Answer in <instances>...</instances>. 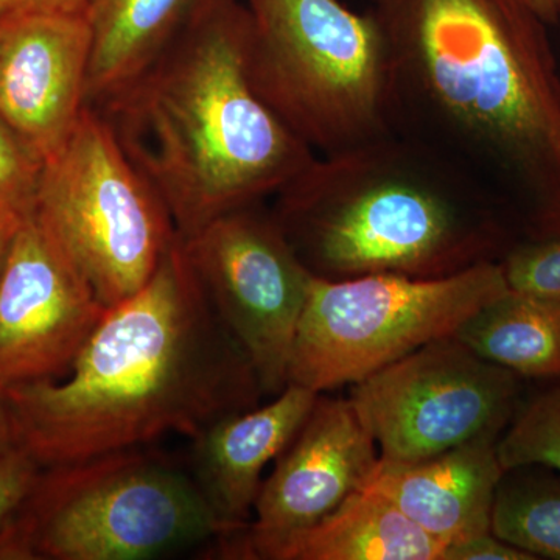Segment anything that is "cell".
I'll return each instance as SVG.
<instances>
[{
  "label": "cell",
  "mask_w": 560,
  "mask_h": 560,
  "mask_svg": "<svg viewBox=\"0 0 560 560\" xmlns=\"http://www.w3.org/2000/svg\"><path fill=\"white\" fill-rule=\"evenodd\" d=\"M521 378L452 335L353 383L349 400L382 459L415 463L500 440L517 411Z\"/></svg>",
  "instance_id": "9"
},
{
  "label": "cell",
  "mask_w": 560,
  "mask_h": 560,
  "mask_svg": "<svg viewBox=\"0 0 560 560\" xmlns=\"http://www.w3.org/2000/svg\"><path fill=\"white\" fill-rule=\"evenodd\" d=\"M318 396L289 385L270 404L224 416L195 438L191 474L220 521L235 533L248 526L261 471L290 444Z\"/></svg>",
  "instance_id": "15"
},
{
  "label": "cell",
  "mask_w": 560,
  "mask_h": 560,
  "mask_svg": "<svg viewBox=\"0 0 560 560\" xmlns=\"http://www.w3.org/2000/svg\"><path fill=\"white\" fill-rule=\"evenodd\" d=\"M9 525L27 560H147L198 547L221 555L241 534L220 521L190 469L145 447L43 467Z\"/></svg>",
  "instance_id": "5"
},
{
  "label": "cell",
  "mask_w": 560,
  "mask_h": 560,
  "mask_svg": "<svg viewBox=\"0 0 560 560\" xmlns=\"http://www.w3.org/2000/svg\"><path fill=\"white\" fill-rule=\"evenodd\" d=\"M493 438L415 463L378 459L364 488L381 493L444 547L492 530L504 470Z\"/></svg>",
  "instance_id": "14"
},
{
  "label": "cell",
  "mask_w": 560,
  "mask_h": 560,
  "mask_svg": "<svg viewBox=\"0 0 560 560\" xmlns=\"http://www.w3.org/2000/svg\"><path fill=\"white\" fill-rule=\"evenodd\" d=\"M108 308L33 210L0 270V390L60 381Z\"/></svg>",
  "instance_id": "11"
},
{
  "label": "cell",
  "mask_w": 560,
  "mask_h": 560,
  "mask_svg": "<svg viewBox=\"0 0 560 560\" xmlns=\"http://www.w3.org/2000/svg\"><path fill=\"white\" fill-rule=\"evenodd\" d=\"M497 453L506 471L547 467L560 474V383L517 408Z\"/></svg>",
  "instance_id": "20"
},
{
  "label": "cell",
  "mask_w": 560,
  "mask_h": 560,
  "mask_svg": "<svg viewBox=\"0 0 560 560\" xmlns=\"http://www.w3.org/2000/svg\"><path fill=\"white\" fill-rule=\"evenodd\" d=\"M510 290L501 261L436 279L313 276L289 364V385H353L394 361L452 337L475 312Z\"/></svg>",
  "instance_id": "7"
},
{
  "label": "cell",
  "mask_w": 560,
  "mask_h": 560,
  "mask_svg": "<svg viewBox=\"0 0 560 560\" xmlns=\"http://www.w3.org/2000/svg\"><path fill=\"white\" fill-rule=\"evenodd\" d=\"M276 469L261 482L254 518L226 558L278 560L290 541L334 514L370 481L381 459L349 399L316 397Z\"/></svg>",
  "instance_id": "12"
},
{
  "label": "cell",
  "mask_w": 560,
  "mask_h": 560,
  "mask_svg": "<svg viewBox=\"0 0 560 560\" xmlns=\"http://www.w3.org/2000/svg\"><path fill=\"white\" fill-rule=\"evenodd\" d=\"M254 88L316 154L394 131L393 75L381 24L340 0H245Z\"/></svg>",
  "instance_id": "6"
},
{
  "label": "cell",
  "mask_w": 560,
  "mask_h": 560,
  "mask_svg": "<svg viewBox=\"0 0 560 560\" xmlns=\"http://www.w3.org/2000/svg\"><path fill=\"white\" fill-rule=\"evenodd\" d=\"M44 162L0 117V210L32 212Z\"/></svg>",
  "instance_id": "21"
},
{
  "label": "cell",
  "mask_w": 560,
  "mask_h": 560,
  "mask_svg": "<svg viewBox=\"0 0 560 560\" xmlns=\"http://www.w3.org/2000/svg\"><path fill=\"white\" fill-rule=\"evenodd\" d=\"M25 215L11 210H0V270L13 242L14 234Z\"/></svg>",
  "instance_id": "26"
},
{
  "label": "cell",
  "mask_w": 560,
  "mask_h": 560,
  "mask_svg": "<svg viewBox=\"0 0 560 560\" xmlns=\"http://www.w3.org/2000/svg\"><path fill=\"white\" fill-rule=\"evenodd\" d=\"M16 444L40 466L200 436L257 407L259 378L176 238L149 282L106 311L65 381L3 390Z\"/></svg>",
  "instance_id": "2"
},
{
  "label": "cell",
  "mask_w": 560,
  "mask_h": 560,
  "mask_svg": "<svg viewBox=\"0 0 560 560\" xmlns=\"http://www.w3.org/2000/svg\"><path fill=\"white\" fill-rule=\"evenodd\" d=\"M444 550L389 500L363 488L290 541L278 560H442Z\"/></svg>",
  "instance_id": "17"
},
{
  "label": "cell",
  "mask_w": 560,
  "mask_h": 560,
  "mask_svg": "<svg viewBox=\"0 0 560 560\" xmlns=\"http://www.w3.org/2000/svg\"><path fill=\"white\" fill-rule=\"evenodd\" d=\"M249 32L242 0H200L167 49L94 106L183 241L275 197L316 158L254 88Z\"/></svg>",
  "instance_id": "3"
},
{
  "label": "cell",
  "mask_w": 560,
  "mask_h": 560,
  "mask_svg": "<svg viewBox=\"0 0 560 560\" xmlns=\"http://www.w3.org/2000/svg\"><path fill=\"white\" fill-rule=\"evenodd\" d=\"M529 555L506 540L500 539L495 534H481L456 544L447 545L442 560H536Z\"/></svg>",
  "instance_id": "24"
},
{
  "label": "cell",
  "mask_w": 560,
  "mask_h": 560,
  "mask_svg": "<svg viewBox=\"0 0 560 560\" xmlns=\"http://www.w3.org/2000/svg\"><path fill=\"white\" fill-rule=\"evenodd\" d=\"M91 46L84 14L0 20V117L44 161L86 108Z\"/></svg>",
  "instance_id": "13"
},
{
  "label": "cell",
  "mask_w": 560,
  "mask_h": 560,
  "mask_svg": "<svg viewBox=\"0 0 560 560\" xmlns=\"http://www.w3.org/2000/svg\"><path fill=\"white\" fill-rule=\"evenodd\" d=\"M492 533L537 559L560 560V478L504 471L493 501Z\"/></svg>",
  "instance_id": "19"
},
{
  "label": "cell",
  "mask_w": 560,
  "mask_h": 560,
  "mask_svg": "<svg viewBox=\"0 0 560 560\" xmlns=\"http://www.w3.org/2000/svg\"><path fill=\"white\" fill-rule=\"evenodd\" d=\"M559 20H560V0H559Z\"/></svg>",
  "instance_id": "29"
},
{
  "label": "cell",
  "mask_w": 560,
  "mask_h": 560,
  "mask_svg": "<svg viewBox=\"0 0 560 560\" xmlns=\"http://www.w3.org/2000/svg\"><path fill=\"white\" fill-rule=\"evenodd\" d=\"M33 213L106 308L138 293L179 237L160 194L91 105L44 162Z\"/></svg>",
  "instance_id": "8"
},
{
  "label": "cell",
  "mask_w": 560,
  "mask_h": 560,
  "mask_svg": "<svg viewBox=\"0 0 560 560\" xmlns=\"http://www.w3.org/2000/svg\"><path fill=\"white\" fill-rule=\"evenodd\" d=\"M43 466L20 445L0 453V526L14 514L38 480Z\"/></svg>",
  "instance_id": "23"
},
{
  "label": "cell",
  "mask_w": 560,
  "mask_h": 560,
  "mask_svg": "<svg viewBox=\"0 0 560 560\" xmlns=\"http://www.w3.org/2000/svg\"><path fill=\"white\" fill-rule=\"evenodd\" d=\"M388 43L394 130L469 173L522 242L560 238V73L522 0H370Z\"/></svg>",
  "instance_id": "1"
},
{
  "label": "cell",
  "mask_w": 560,
  "mask_h": 560,
  "mask_svg": "<svg viewBox=\"0 0 560 560\" xmlns=\"http://www.w3.org/2000/svg\"><path fill=\"white\" fill-rule=\"evenodd\" d=\"M90 0H0V20L22 14H84Z\"/></svg>",
  "instance_id": "25"
},
{
  "label": "cell",
  "mask_w": 560,
  "mask_h": 560,
  "mask_svg": "<svg viewBox=\"0 0 560 560\" xmlns=\"http://www.w3.org/2000/svg\"><path fill=\"white\" fill-rule=\"evenodd\" d=\"M272 200L291 248L319 279L445 278L522 242L478 180L396 130L316 156Z\"/></svg>",
  "instance_id": "4"
},
{
  "label": "cell",
  "mask_w": 560,
  "mask_h": 560,
  "mask_svg": "<svg viewBox=\"0 0 560 560\" xmlns=\"http://www.w3.org/2000/svg\"><path fill=\"white\" fill-rule=\"evenodd\" d=\"M500 261L510 289L560 298V238L518 242Z\"/></svg>",
  "instance_id": "22"
},
{
  "label": "cell",
  "mask_w": 560,
  "mask_h": 560,
  "mask_svg": "<svg viewBox=\"0 0 560 560\" xmlns=\"http://www.w3.org/2000/svg\"><path fill=\"white\" fill-rule=\"evenodd\" d=\"M16 444V433H14L13 418L9 404H7L5 394L0 390V453L9 451Z\"/></svg>",
  "instance_id": "27"
},
{
  "label": "cell",
  "mask_w": 560,
  "mask_h": 560,
  "mask_svg": "<svg viewBox=\"0 0 560 560\" xmlns=\"http://www.w3.org/2000/svg\"><path fill=\"white\" fill-rule=\"evenodd\" d=\"M548 25L559 21V0H522Z\"/></svg>",
  "instance_id": "28"
},
{
  "label": "cell",
  "mask_w": 560,
  "mask_h": 560,
  "mask_svg": "<svg viewBox=\"0 0 560 560\" xmlns=\"http://www.w3.org/2000/svg\"><path fill=\"white\" fill-rule=\"evenodd\" d=\"M453 337L518 377L560 378V298L510 289Z\"/></svg>",
  "instance_id": "18"
},
{
  "label": "cell",
  "mask_w": 560,
  "mask_h": 560,
  "mask_svg": "<svg viewBox=\"0 0 560 560\" xmlns=\"http://www.w3.org/2000/svg\"><path fill=\"white\" fill-rule=\"evenodd\" d=\"M200 0H90L92 46L88 105L95 106L167 49Z\"/></svg>",
  "instance_id": "16"
},
{
  "label": "cell",
  "mask_w": 560,
  "mask_h": 560,
  "mask_svg": "<svg viewBox=\"0 0 560 560\" xmlns=\"http://www.w3.org/2000/svg\"><path fill=\"white\" fill-rule=\"evenodd\" d=\"M265 201L232 210L183 241L210 304L241 346L264 396L289 386L313 275Z\"/></svg>",
  "instance_id": "10"
}]
</instances>
